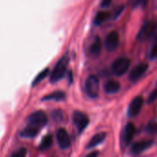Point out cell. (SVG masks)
<instances>
[{"instance_id": "20", "label": "cell", "mask_w": 157, "mask_h": 157, "mask_svg": "<svg viewBox=\"0 0 157 157\" xmlns=\"http://www.w3.org/2000/svg\"><path fill=\"white\" fill-rule=\"evenodd\" d=\"M48 75H49V69H48V68H45V69H44L43 71H41V72L35 77L34 80H33V86H35L36 84H38V83H40L41 82H43Z\"/></svg>"}, {"instance_id": "26", "label": "cell", "mask_w": 157, "mask_h": 157, "mask_svg": "<svg viewBox=\"0 0 157 157\" xmlns=\"http://www.w3.org/2000/svg\"><path fill=\"white\" fill-rule=\"evenodd\" d=\"M112 2H113V0H101L100 7L102 9H107L111 6Z\"/></svg>"}, {"instance_id": "8", "label": "cell", "mask_w": 157, "mask_h": 157, "mask_svg": "<svg viewBox=\"0 0 157 157\" xmlns=\"http://www.w3.org/2000/svg\"><path fill=\"white\" fill-rule=\"evenodd\" d=\"M119 44V35L117 32L112 31L110 32L105 40V47L108 52H113L115 51Z\"/></svg>"}, {"instance_id": "18", "label": "cell", "mask_w": 157, "mask_h": 157, "mask_svg": "<svg viewBox=\"0 0 157 157\" xmlns=\"http://www.w3.org/2000/svg\"><path fill=\"white\" fill-rule=\"evenodd\" d=\"M39 130L40 129L27 125V127L21 132V136L23 138H34L39 133Z\"/></svg>"}, {"instance_id": "23", "label": "cell", "mask_w": 157, "mask_h": 157, "mask_svg": "<svg viewBox=\"0 0 157 157\" xmlns=\"http://www.w3.org/2000/svg\"><path fill=\"white\" fill-rule=\"evenodd\" d=\"M149 58L151 60H154L157 58V42L153 44V45L151 46L150 53H149Z\"/></svg>"}, {"instance_id": "4", "label": "cell", "mask_w": 157, "mask_h": 157, "mask_svg": "<svg viewBox=\"0 0 157 157\" xmlns=\"http://www.w3.org/2000/svg\"><path fill=\"white\" fill-rule=\"evenodd\" d=\"M27 123L28 126L41 129L47 124V116L44 111H36L29 116Z\"/></svg>"}, {"instance_id": "11", "label": "cell", "mask_w": 157, "mask_h": 157, "mask_svg": "<svg viewBox=\"0 0 157 157\" xmlns=\"http://www.w3.org/2000/svg\"><path fill=\"white\" fill-rule=\"evenodd\" d=\"M135 132H136V128L133 123L129 122L125 126L124 130H123V135H122V141L126 147L131 143L133 137L135 135Z\"/></svg>"}, {"instance_id": "30", "label": "cell", "mask_w": 157, "mask_h": 157, "mask_svg": "<svg viewBox=\"0 0 157 157\" xmlns=\"http://www.w3.org/2000/svg\"><path fill=\"white\" fill-rule=\"evenodd\" d=\"M156 86H157V82H156Z\"/></svg>"}, {"instance_id": "13", "label": "cell", "mask_w": 157, "mask_h": 157, "mask_svg": "<svg viewBox=\"0 0 157 157\" xmlns=\"http://www.w3.org/2000/svg\"><path fill=\"white\" fill-rule=\"evenodd\" d=\"M105 137H106V134L105 132H99V133L94 135L87 144V149L96 147L97 145H99L105 140Z\"/></svg>"}, {"instance_id": "9", "label": "cell", "mask_w": 157, "mask_h": 157, "mask_svg": "<svg viewBox=\"0 0 157 157\" xmlns=\"http://www.w3.org/2000/svg\"><path fill=\"white\" fill-rule=\"evenodd\" d=\"M143 98L141 96H136L134 97L131 102L129 103L128 108V116L129 117H134L139 115V113L141 110V107L143 105Z\"/></svg>"}, {"instance_id": "19", "label": "cell", "mask_w": 157, "mask_h": 157, "mask_svg": "<svg viewBox=\"0 0 157 157\" xmlns=\"http://www.w3.org/2000/svg\"><path fill=\"white\" fill-rule=\"evenodd\" d=\"M52 143H53L52 136L51 135H46L42 139V140L40 142V145H39V150L40 151H45V150H47V149H49L51 147Z\"/></svg>"}, {"instance_id": "7", "label": "cell", "mask_w": 157, "mask_h": 157, "mask_svg": "<svg viewBox=\"0 0 157 157\" xmlns=\"http://www.w3.org/2000/svg\"><path fill=\"white\" fill-rule=\"evenodd\" d=\"M149 67V65L147 63H140L137 66H135L129 72L128 80L132 82H136L143 76V74L147 71Z\"/></svg>"}, {"instance_id": "27", "label": "cell", "mask_w": 157, "mask_h": 157, "mask_svg": "<svg viewBox=\"0 0 157 157\" xmlns=\"http://www.w3.org/2000/svg\"><path fill=\"white\" fill-rule=\"evenodd\" d=\"M97 156H98V151H92L89 154H87L85 157H97Z\"/></svg>"}, {"instance_id": "1", "label": "cell", "mask_w": 157, "mask_h": 157, "mask_svg": "<svg viewBox=\"0 0 157 157\" xmlns=\"http://www.w3.org/2000/svg\"><path fill=\"white\" fill-rule=\"evenodd\" d=\"M68 60H69V58H68L67 55L62 56L58 60V62L56 63V65L55 66L54 69L52 70V72L50 74V82L56 83V82H59L60 80H62V78L65 77Z\"/></svg>"}, {"instance_id": "14", "label": "cell", "mask_w": 157, "mask_h": 157, "mask_svg": "<svg viewBox=\"0 0 157 157\" xmlns=\"http://www.w3.org/2000/svg\"><path fill=\"white\" fill-rule=\"evenodd\" d=\"M104 89L107 94H115L118 93V91L120 90V84L116 81H108L105 84Z\"/></svg>"}, {"instance_id": "17", "label": "cell", "mask_w": 157, "mask_h": 157, "mask_svg": "<svg viewBox=\"0 0 157 157\" xmlns=\"http://www.w3.org/2000/svg\"><path fill=\"white\" fill-rule=\"evenodd\" d=\"M110 15H111V14H110V12L105 11V10H102V11L97 12V14L95 15L94 20V25L98 26V25L103 24L105 21H106L110 18Z\"/></svg>"}, {"instance_id": "5", "label": "cell", "mask_w": 157, "mask_h": 157, "mask_svg": "<svg viewBox=\"0 0 157 157\" xmlns=\"http://www.w3.org/2000/svg\"><path fill=\"white\" fill-rule=\"evenodd\" d=\"M155 30H156V24L152 21H148L144 22L139 33L137 34V40L140 42H143L151 38V36L155 33Z\"/></svg>"}, {"instance_id": "21", "label": "cell", "mask_w": 157, "mask_h": 157, "mask_svg": "<svg viewBox=\"0 0 157 157\" xmlns=\"http://www.w3.org/2000/svg\"><path fill=\"white\" fill-rule=\"evenodd\" d=\"M128 1L132 9H137V8H144L148 2V0H128Z\"/></svg>"}, {"instance_id": "25", "label": "cell", "mask_w": 157, "mask_h": 157, "mask_svg": "<svg viewBox=\"0 0 157 157\" xmlns=\"http://www.w3.org/2000/svg\"><path fill=\"white\" fill-rule=\"evenodd\" d=\"M156 99H157V86H156V89L153 90V91L151 93V94L149 95L148 100H147V103H148V104H151V103H153Z\"/></svg>"}, {"instance_id": "29", "label": "cell", "mask_w": 157, "mask_h": 157, "mask_svg": "<svg viewBox=\"0 0 157 157\" xmlns=\"http://www.w3.org/2000/svg\"><path fill=\"white\" fill-rule=\"evenodd\" d=\"M156 28H157V23H156Z\"/></svg>"}, {"instance_id": "22", "label": "cell", "mask_w": 157, "mask_h": 157, "mask_svg": "<svg viewBox=\"0 0 157 157\" xmlns=\"http://www.w3.org/2000/svg\"><path fill=\"white\" fill-rule=\"evenodd\" d=\"M145 130L150 134H157V122H150L146 126Z\"/></svg>"}, {"instance_id": "12", "label": "cell", "mask_w": 157, "mask_h": 157, "mask_svg": "<svg viewBox=\"0 0 157 157\" xmlns=\"http://www.w3.org/2000/svg\"><path fill=\"white\" fill-rule=\"evenodd\" d=\"M56 140L59 147L63 150L69 148L70 146V138L67 131L65 128H59L56 132Z\"/></svg>"}, {"instance_id": "16", "label": "cell", "mask_w": 157, "mask_h": 157, "mask_svg": "<svg viewBox=\"0 0 157 157\" xmlns=\"http://www.w3.org/2000/svg\"><path fill=\"white\" fill-rule=\"evenodd\" d=\"M66 99V94L64 92L56 91L54 93H51L43 97V101H63Z\"/></svg>"}, {"instance_id": "24", "label": "cell", "mask_w": 157, "mask_h": 157, "mask_svg": "<svg viewBox=\"0 0 157 157\" xmlns=\"http://www.w3.org/2000/svg\"><path fill=\"white\" fill-rule=\"evenodd\" d=\"M26 154H27V150L25 148H20L19 150L14 151L10 155V157H26Z\"/></svg>"}, {"instance_id": "3", "label": "cell", "mask_w": 157, "mask_h": 157, "mask_svg": "<svg viewBox=\"0 0 157 157\" xmlns=\"http://www.w3.org/2000/svg\"><path fill=\"white\" fill-rule=\"evenodd\" d=\"M129 66H130V59L126 56H121L117 58L113 62L111 66V69L116 76H122L127 73V71L129 68Z\"/></svg>"}, {"instance_id": "2", "label": "cell", "mask_w": 157, "mask_h": 157, "mask_svg": "<svg viewBox=\"0 0 157 157\" xmlns=\"http://www.w3.org/2000/svg\"><path fill=\"white\" fill-rule=\"evenodd\" d=\"M84 89L86 94L93 99H95L99 95L100 91V82L97 76L95 75H90L85 81L84 83Z\"/></svg>"}, {"instance_id": "10", "label": "cell", "mask_w": 157, "mask_h": 157, "mask_svg": "<svg viewBox=\"0 0 157 157\" xmlns=\"http://www.w3.org/2000/svg\"><path fill=\"white\" fill-rule=\"evenodd\" d=\"M152 144L153 141L151 140H143L137 141L132 144L130 148V153L132 155H140L144 151L150 149L152 146Z\"/></svg>"}, {"instance_id": "28", "label": "cell", "mask_w": 157, "mask_h": 157, "mask_svg": "<svg viewBox=\"0 0 157 157\" xmlns=\"http://www.w3.org/2000/svg\"><path fill=\"white\" fill-rule=\"evenodd\" d=\"M124 10V7H121V8H119L118 10H117V13L115 14V18H117V17H118L120 14H121V12Z\"/></svg>"}, {"instance_id": "15", "label": "cell", "mask_w": 157, "mask_h": 157, "mask_svg": "<svg viewBox=\"0 0 157 157\" xmlns=\"http://www.w3.org/2000/svg\"><path fill=\"white\" fill-rule=\"evenodd\" d=\"M101 50H102V42H101V39L97 36L94 38V40L91 44L89 52H90V55L92 56H98Z\"/></svg>"}, {"instance_id": "6", "label": "cell", "mask_w": 157, "mask_h": 157, "mask_svg": "<svg viewBox=\"0 0 157 157\" xmlns=\"http://www.w3.org/2000/svg\"><path fill=\"white\" fill-rule=\"evenodd\" d=\"M72 120L78 133H82L89 125V117L82 111H75L72 115Z\"/></svg>"}]
</instances>
